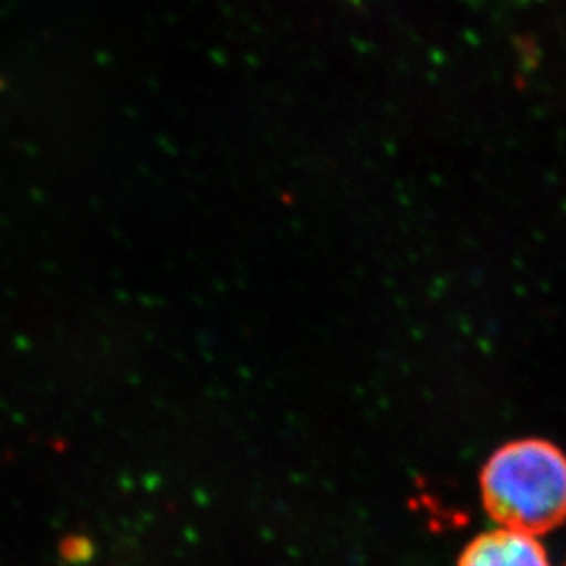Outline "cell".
<instances>
[{"label": "cell", "mask_w": 566, "mask_h": 566, "mask_svg": "<svg viewBox=\"0 0 566 566\" xmlns=\"http://www.w3.org/2000/svg\"><path fill=\"white\" fill-rule=\"evenodd\" d=\"M479 488L501 528L537 537L566 523V453L551 440L503 443L482 465Z\"/></svg>", "instance_id": "obj_1"}, {"label": "cell", "mask_w": 566, "mask_h": 566, "mask_svg": "<svg viewBox=\"0 0 566 566\" xmlns=\"http://www.w3.org/2000/svg\"><path fill=\"white\" fill-rule=\"evenodd\" d=\"M457 566H552L537 537L495 528L475 535L460 552Z\"/></svg>", "instance_id": "obj_2"}, {"label": "cell", "mask_w": 566, "mask_h": 566, "mask_svg": "<svg viewBox=\"0 0 566 566\" xmlns=\"http://www.w3.org/2000/svg\"><path fill=\"white\" fill-rule=\"evenodd\" d=\"M563 566H566V562H565V565H563Z\"/></svg>", "instance_id": "obj_3"}]
</instances>
